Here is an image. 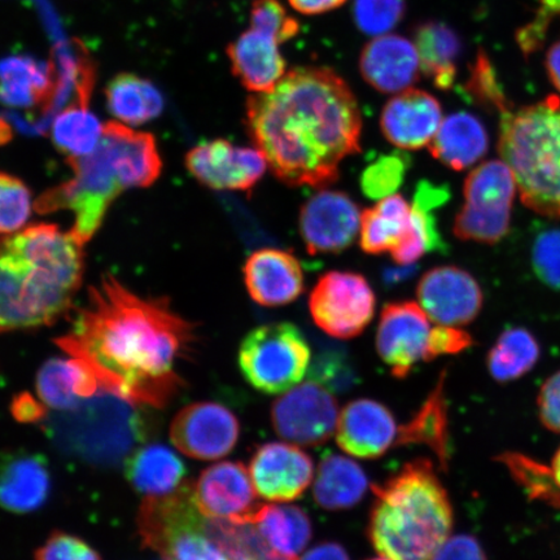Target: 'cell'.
I'll use <instances>...</instances> for the list:
<instances>
[{"label": "cell", "instance_id": "cell-1", "mask_svg": "<svg viewBox=\"0 0 560 560\" xmlns=\"http://www.w3.org/2000/svg\"><path fill=\"white\" fill-rule=\"evenodd\" d=\"M194 328L166 299L140 298L105 275L55 342L85 362L108 394L160 409L185 387L175 365L195 341Z\"/></svg>", "mask_w": 560, "mask_h": 560}, {"label": "cell", "instance_id": "cell-2", "mask_svg": "<svg viewBox=\"0 0 560 560\" xmlns=\"http://www.w3.org/2000/svg\"><path fill=\"white\" fill-rule=\"evenodd\" d=\"M245 125L270 171L291 187H327L361 151L362 116L352 89L332 69L299 67L245 104Z\"/></svg>", "mask_w": 560, "mask_h": 560}, {"label": "cell", "instance_id": "cell-3", "mask_svg": "<svg viewBox=\"0 0 560 560\" xmlns=\"http://www.w3.org/2000/svg\"><path fill=\"white\" fill-rule=\"evenodd\" d=\"M83 245L52 223L0 241V334L50 326L70 311L85 271Z\"/></svg>", "mask_w": 560, "mask_h": 560}, {"label": "cell", "instance_id": "cell-4", "mask_svg": "<svg viewBox=\"0 0 560 560\" xmlns=\"http://www.w3.org/2000/svg\"><path fill=\"white\" fill-rule=\"evenodd\" d=\"M67 164L73 177L42 195L35 210H70L75 219L70 231L82 244L93 240L118 195L155 184L163 171L155 137L118 122L105 124L96 149L86 156L68 158Z\"/></svg>", "mask_w": 560, "mask_h": 560}, {"label": "cell", "instance_id": "cell-5", "mask_svg": "<svg viewBox=\"0 0 560 560\" xmlns=\"http://www.w3.org/2000/svg\"><path fill=\"white\" fill-rule=\"evenodd\" d=\"M368 537L382 557L432 560L451 537L453 506L430 459L406 464L383 485H373Z\"/></svg>", "mask_w": 560, "mask_h": 560}, {"label": "cell", "instance_id": "cell-6", "mask_svg": "<svg viewBox=\"0 0 560 560\" xmlns=\"http://www.w3.org/2000/svg\"><path fill=\"white\" fill-rule=\"evenodd\" d=\"M499 151L514 174L523 205L560 219L559 97L502 114Z\"/></svg>", "mask_w": 560, "mask_h": 560}, {"label": "cell", "instance_id": "cell-7", "mask_svg": "<svg viewBox=\"0 0 560 560\" xmlns=\"http://www.w3.org/2000/svg\"><path fill=\"white\" fill-rule=\"evenodd\" d=\"M205 521L186 481L172 494L145 499L137 523L143 544L163 560H230L206 535Z\"/></svg>", "mask_w": 560, "mask_h": 560}, {"label": "cell", "instance_id": "cell-8", "mask_svg": "<svg viewBox=\"0 0 560 560\" xmlns=\"http://www.w3.org/2000/svg\"><path fill=\"white\" fill-rule=\"evenodd\" d=\"M311 347L295 325H262L252 330L240 348L245 381L265 395H280L296 387L311 365Z\"/></svg>", "mask_w": 560, "mask_h": 560}, {"label": "cell", "instance_id": "cell-9", "mask_svg": "<svg viewBox=\"0 0 560 560\" xmlns=\"http://www.w3.org/2000/svg\"><path fill=\"white\" fill-rule=\"evenodd\" d=\"M516 191L505 161L490 160L475 167L465 180V205L455 217L454 235L482 244L501 242L510 230Z\"/></svg>", "mask_w": 560, "mask_h": 560}, {"label": "cell", "instance_id": "cell-10", "mask_svg": "<svg viewBox=\"0 0 560 560\" xmlns=\"http://www.w3.org/2000/svg\"><path fill=\"white\" fill-rule=\"evenodd\" d=\"M375 293L365 277L330 271L312 291L310 310L322 331L335 339H353L365 330L375 314Z\"/></svg>", "mask_w": 560, "mask_h": 560}, {"label": "cell", "instance_id": "cell-11", "mask_svg": "<svg viewBox=\"0 0 560 560\" xmlns=\"http://www.w3.org/2000/svg\"><path fill=\"white\" fill-rule=\"evenodd\" d=\"M339 417L332 392L312 380L287 390L271 408L277 435L301 446L327 443L338 429Z\"/></svg>", "mask_w": 560, "mask_h": 560}, {"label": "cell", "instance_id": "cell-12", "mask_svg": "<svg viewBox=\"0 0 560 560\" xmlns=\"http://www.w3.org/2000/svg\"><path fill=\"white\" fill-rule=\"evenodd\" d=\"M429 315L417 303L385 305L377 326L376 350L392 375L405 380L419 362H430Z\"/></svg>", "mask_w": 560, "mask_h": 560}, {"label": "cell", "instance_id": "cell-13", "mask_svg": "<svg viewBox=\"0 0 560 560\" xmlns=\"http://www.w3.org/2000/svg\"><path fill=\"white\" fill-rule=\"evenodd\" d=\"M186 166L200 185L212 190L250 191L269 165L260 150L215 139L194 147Z\"/></svg>", "mask_w": 560, "mask_h": 560}, {"label": "cell", "instance_id": "cell-14", "mask_svg": "<svg viewBox=\"0 0 560 560\" xmlns=\"http://www.w3.org/2000/svg\"><path fill=\"white\" fill-rule=\"evenodd\" d=\"M241 423L226 406L196 402L182 409L171 425L172 443L187 457L214 460L234 451Z\"/></svg>", "mask_w": 560, "mask_h": 560}, {"label": "cell", "instance_id": "cell-15", "mask_svg": "<svg viewBox=\"0 0 560 560\" xmlns=\"http://www.w3.org/2000/svg\"><path fill=\"white\" fill-rule=\"evenodd\" d=\"M361 210L341 191L320 190L301 208L300 234L311 255L339 254L357 240Z\"/></svg>", "mask_w": 560, "mask_h": 560}, {"label": "cell", "instance_id": "cell-16", "mask_svg": "<svg viewBox=\"0 0 560 560\" xmlns=\"http://www.w3.org/2000/svg\"><path fill=\"white\" fill-rule=\"evenodd\" d=\"M419 305L438 325H470L481 312L485 296L476 279L457 266L427 271L417 290Z\"/></svg>", "mask_w": 560, "mask_h": 560}, {"label": "cell", "instance_id": "cell-17", "mask_svg": "<svg viewBox=\"0 0 560 560\" xmlns=\"http://www.w3.org/2000/svg\"><path fill=\"white\" fill-rule=\"evenodd\" d=\"M194 500L208 520L250 523L258 509L257 492L242 462H221L207 468L194 486Z\"/></svg>", "mask_w": 560, "mask_h": 560}, {"label": "cell", "instance_id": "cell-18", "mask_svg": "<svg viewBox=\"0 0 560 560\" xmlns=\"http://www.w3.org/2000/svg\"><path fill=\"white\" fill-rule=\"evenodd\" d=\"M249 474L264 500L291 502L312 485L314 465L310 454L295 445L268 443L252 455Z\"/></svg>", "mask_w": 560, "mask_h": 560}, {"label": "cell", "instance_id": "cell-19", "mask_svg": "<svg viewBox=\"0 0 560 560\" xmlns=\"http://www.w3.org/2000/svg\"><path fill=\"white\" fill-rule=\"evenodd\" d=\"M441 122L440 102L427 91L415 88L392 97L381 117V128L388 142L409 151L430 145Z\"/></svg>", "mask_w": 560, "mask_h": 560}, {"label": "cell", "instance_id": "cell-20", "mask_svg": "<svg viewBox=\"0 0 560 560\" xmlns=\"http://www.w3.org/2000/svg\"><path fill=\"white\" fill-rule=\"evenodd\" d=\"M398 427L387 406L359 398L342 409L336 441L346 453L362 459L383 457L396 445Z\"/></svg>", "mask_w": 560, "mask_h": 560}, {"label": "cell", "instance_id": "cell-21", "mask_svg": "<svg viewBox=\"0 0 560 560\" xmlns=\"http://www.w3.org/2000/svg\"><path fill=\"white\" fill-rule=\"evenodd\" d=\"M51 471L45 455L15 450L0 453V508L30 514L51 494Z\"/></svg>", "mask_w": 560, "mask_h": 560}, {"label": "cell", "instance_id": "cell-22", "mask_svg": "<svg viewBox=\"0 0 560 560\" xmlns=\"http://www.w3.org/2000/svg\"><path fill=\"white\" fill-rule=\"evenodd\" d=\"M360 72L382 94H398L419 81V55L411 40L398 34L375 37L362 48Z\"/></svg>", "mask_w": 560, "mask_h": 560}, {"label": "cell", "instance_id": "cell-23", "mask_svg": "<svg viewBox=\"0 0 560 560\" xmlns=\"http://www.w3.org/2000/svg\"><path fill=\"white\" fill-rule=\"evenodd\" d=\"M249 296L268 307L283 306L304 292V272L290 252L266 248L252 254L244 265Z\"/></svg>", "mask_w": 560, "mask_h": 560}, {"label": "cell", "instance_id": "cell-24", "mask_svg": "<svg viewBox=\"0 0 560 560\" xmlns=\"http://www.w3.org/2000/svg\"><path fill=\"white\" fill-rule=\"evenodd\" d=\"M280 45L269 34L250 27L228 46L231 70L252 94L266 93L285 74Z\"/></svg>", "mask_w": 560, "mask_h": 560}, {"label": "cell", "instance_id": "cell-25", "mask_svg": "<svg viewBox=\"0 0 560 560\" xmlns=\"http://www.w3.org/2000/svg\"><path fill=\"white\" fill-rule=\"evenodd\" d=\"M58 81L54 66L32 56L0 61V102L13 108H50Z\"/></svg>", "mask_w": 560, "mask_h": 560}, {"label": "cell", "instance_id": "cell-26", "mask_svg": "<svg viewBox=\"0 0 560 560\" xmlns=\"http://www.w3.org/2000/svg\"><path fill=\"white\" fill-rule=\"evenodd\" d=\"M100 389V382L93 371L74 357L70 360L47 361L37 375L39 400L54 410L80 409Z\"/></svg>", "mask_w": 560, "mask_h": 560}, {"label": "cell", "instance_id": "cell-27", "mask_svg": "<svg viewBox=\"0 0 560 560\" xmlns=\"http://www.w3.org/2000/svg\"><path fill=\"white\" fill-rule=\"evenodd\" d=\"M433 158L453 171H466L487 155L489 138L485 125L467 112L447 116L430 143Z\"/></svg>", "mask_w": 560, "mask_h": 560}, {"label": "cell", "instance_id": "cell-28", "mask_svg": "<svg viewBox=\"0 0 560 560\" xmlns=\"http://www.w3.org/2000/svg\"><path fill=\"white\" fill-rule=\"evenodd\" d=\"M125 476L137 492L152 499L172 494L184 485L186 466L170 447L155 444L130 455Z\"/></svg>", "mask_w": 560, "mask_h": 560}, {"label": "cell", "instance_id": "cell-29", "mask_svg": "<svg viewBox=\"0 0 560 560\" xmlns=\"http://www.w3.org/2000/svg\"><path fill=\"white\" fill-rule=\"evenodd\" d=\"M368 489V475L354 460L334 453L322 458L313 488L314 501L319 508L328 511L353 509Z\"/></svg>", "mask_w": 560, "mask_h": 560}, {"label": "cell", "instance_id": "cell-30", "mask_svg": "<svg viewBox=\"0 0 560 560\" xmlns=\"http://www.w3.org/2000/svg\"><path fill=\"white\" fill-rule=\"evenodd\" d=\"M445 374L440 376L435 388L415 417L398 429L396 446L423 445L436 455L441 467L445 468L451 458L450 423L445 400Z\"/></svg>", "mask_w": 560, "mask_h": 560}, {"label": "cell", "instance_id": "cell-31", "mask_svg": "<svg viewBox=\"0 0 560 560\" xmlns=\"http://www.w3.org/2000/svg\"><path fill=\"white\" fill-rule=\"evenodd\" d=\"M412 34L422 73L440 90H451L457 79V62L462 54L459 35L440 21H424L415 27Z\"/></svg>", "mask_w": 560, "mask_h": 560}, {"label": "cell", "instance_id": "cell-32", "mask_svg": "<svg viewBox=\"0 0 560 560\" xmlns=\"http://www.w3.org/2000/svg\"><path fill=\"white\" fill-rule=\"evenodd\" d=\"M110 115L121 122L139 126L155 120L164 110V97L152 82L142 77L121 73L105 88Z\"/></svg>", "mask_w": 560, "mask_h": 560}, {"label": "cell", "instance_id": "cell-33", "mask_svg": "<svg viewBox=\"0 0 560 560\" xmlns=\"http://www.w3.org/2000/svg\"><path fill=\"white\" fill-rule=\"evenodd\" d=\"M250 524L255 525L272 550L290 558H296L313 536L311 517L298 506H261Z\"/></svg>", "mask_w": 560, "mask_h": 560}, {"label": "cell", "instance_id": "cell-34", "mask_svg": "<svg viewBox=\"0 0 560 560\" xmlns=\"http://www.w3.org/2000/svg\"><path fill=\"white\" fill-rule=\"evenodd\" d=\"M411 206L401 195H390L361 217V248L369 255L394 250L410 225Z\"/></svg>", "mask_w": 560, "mask_h": 560}, {"label": "cell", "instance_id": "cell-35", "mask_svg": "<svg viewBox=\"0 0 560 560\" xmlns=\"http://www.w3.org/2000/svg\"><path fill=\"white\" fill-rule=\"evenodd\" d=\"M541 349L535 335L523 327H511L500 335L489 350L487 366L497 383L521 380L540 360Z\"/></svg>", "mask_w": 560, "mask_h": 560}, {"label": "cell", "instance_id": "cell-36", "mask_svg": "<svg viewBox=\"0 0 560 560\" xmlns=\"http://www.w3.org/2000/svg\"><path fill=\"white\" fill-rule=\"evenodd\" d=\"M104 125L89 110V104H70L52 124V142L68 158H82L93 152L103 137Z\"/></svg>", "mask_w": 560, "mask_h": 560}, {"label": "cell", "instance_id": "cell-37", "mask_svg": "<svg viewBox=\"0 0 560 560\" xmlns=\"http://www.w3.org/2000/svg\"><path fill=\"white\" fill-rule=\"evenodd\" d=\"M410 165V158L402 152L377 158L362 173V192L371 200L388 198L402 186Z\"/></svg>", "mask_w": 560, "mask_h": 560}, {"label": "cell", "instance_id": "cell-38", "mask_svg": "<svg viewBox=\"0 0 560 560\" xmlns=\"http://www.w3.org/2000/svg\"><path fill=\"white\" fill-rule=\"evenodd\" d=\"M500 460L510 468L511 474L527 490L530 499L560 508V489L557 487L550 467L537 464L521 454L501 455Z\"/></svg>", "mask_w": 560, "mask_h": 560}, {"label": "cell", "instance_id": "cell-39", "mask_svg": "<svg viewBox=\"0 0 560 560\" xmlns=\"http://www.w3.org/2000/svg\"><path fill=\"white\" fill-rule=\"evenodd\" d=\"M32 194L23 180L0 172V236L23 230L32 215Z\"/></svg>", "mask_w": 560, "mask_h": 560}, {"label": "cell", "instance_id": "cell-40", "mask_svg": "<svg viewBox=\"0 0 560 560\" xmlns=\"http://www.w3.org/2000/svg\"><path fill=\"white\" fill-rule=\"evenodd\" d=\"M405 13L406 0H353L357 27L374 38L394 31Z\"/></svg>", "mask_w": 560, "mask_h": 560}, {"label": "cell", "instance_id": "cell-41", "mask_svg": "<svg viewBox=\"0 0 560 560\" xmlns=\"http://www.w3.org/2000/svg\"><path fill=\"white\" fill-rule=\"evenodd\" d=\"M530 266L544 285L560 292V228L537 231L530 244Z\"/></svg>", "mask_w": 560, "mask_h": 560}, {"label": "cell", "instance_id": "cell-42", "mask_svg": "<svg viewBox=\"0 0 560 560\" xmlns=\"http://www.w3.org/2000/svg\"><path fill=\"white\" fill-rule=\"evenodd\" d=\"M466 91L482 107L497 110L500 115L513 108L505 93H503L492 62H490L489 56L485 51H480L476 56Z\"/></svg>", "mask_w": 560, "mask_h": 560}, {"label": "cell", "instance_id": "cell-43", "mask_svg": "<svg viewBox=\"0 0 560 560\" xmlns=\"http://www.w3.org/2000/svg\"><path fill=\"white\" fill-rule=\"evenodd\" d=\"M250 27L269 34L279 45L295 38L300 24L279 0H256L250 10Z\"/></svg>", "mask_w": 560, "mask_h": 560}, {"label": "cell", "instance_id": "cell-44", "mask_svg": "<svg viewBox=\"0 0 560 560\" xmlns=\"http://www.w3.org/2000/svg\"><path fill=\"white\" fill-rule=\"evenodd\" d=\"M35 560H102L97 551L80 537L55 530L35 551Z\"/></svg>", "mask_w": 560, "mask_h": 560}, {"label": "cell", "instance_id": "cell-45", "mask_svg": "<svg viewBox=\"0 0 560 560\" xmlns=\"http://www.w3.org/2000/svg\"><path fill=\"white\" fill-rule=\"evenodd\" d=\"M310 380L325 385L331 392H345L353 387V369L341 355L327 353L319 355L311 370Z\"/></svg>", "mask_w": 560, "mask_h": 560}, {"label": "cell", "instance_id": "cell-46", "mask_svg": "<svg viewBox=\"0 0 560 560\" xmlns=\"http://www.w3.org/2000/svg\"><path fill=\"white\" fill-rule=\"evenodd\" d=\"M474 340L470 335L460 328L439 325L433 327L430 335V362L440 355L457 354L470 348Z\"/></svg>", "mask_w": 560, "mask_h": 560}, {"label": "cell", "instance_id": "cell-47", "mask_svg": "<svg viewBox=\"0 0 560 560\" xmlns=\"http://www.w3.org/2000/svg\"><path fill=\"white\" fill-rule=\"evenodd\" d=\"M537 409L545 429L560 435V370L542 384L538 392Z\"/></svg>", "mask_w": 560, "mask_h": 560}, {"label": "cell", "instance_id": "cell-48", "mask_svg": "<svg viewBox=\"0 0 560 560\" xmlns=\"http://www.w3.org/2000/svg\"><path fill=\"white\" fill-rule=\"evenodd\" d=\"M432 560H488L481 544L470 535L447 538Z\"/></svg>", "mask_w": 560, "mask_h": 560}, {"label": "cell", "instance_id": "cell-49", "mask_svg": "<svg viewBox=\"0 0 560 560\" xmlns=\"http://www.w3.org/2000/svg\"><path fill=\"white\" fill-rule=\"evenodd\" d=\"M13 418L20 423H39L47 416V406L30 394H21L13 398L11 405Z\"/></svg>", "mask_w": 560, "mask_h": 560}, {"label": "cell", "instance_id": "cell-50", "mask_svg": "<svg viewBox=\"0 0 560 560\" xmlns=\"http://www.w3.org/2000/svg\"><path fill=\"white\" fill-rule=\"evenodd\" d=\"M347 0H289L292 9L306 16L324 15L340 9Z\"/></svg>", "mask_w": 560, "mask_h": 560}, {"label": "cell", "instance_id": "cell-51", "mask_svg": "<svg viewBox=\"0 0 560 560\" xmlns=\"http://www.w3.org/2000/svg\"><path fill=\"white\" fill-rule=\"evenodd\" d=\"M299 560H350L348 552L340 544L322 542L306 551Z\"/></svg>", "mask_w": 560, "mask_h": 560}, {"label": "cell", "instance_id": "cell-52", "mask_svg": "<svg viewBox=\"0 0 560 560\" xmlns=\"http://www.w3.org/2000/svg\"><path fill=\"white\" fill-rule=\"evenodd\" d=\"M545 66L552 85L560 93V40L552 45L546 54Z\"/></svg>", "mask_w": 560, "mask_h": 560}, {"label": "cell", "instance_id": "cell-53", "mask_svg": "<svg viewBox=\"0 0 560 560\" xmlns=\"http://www.w3.org/2000/svg\"><path fill=\"white\" fill-rule=\"evenodd\" d=\"M541 10L537 13L538 18L551 21L560 12V0H540Z\"/></svg>", "mask_w": 560, "mask_h": 560}, {"label": "cell", "instance_id": "cell-54", "mask_svg": "<svg viewBox=\"0 0 560 560\" xmlns=\"http://www.w3.org/2000/svg\"><path fill=\"white\" fill-rule=\"evenodd\" d=\"M550 471L552 479H555L557 487L560 489V446L555 454V458H552Z\"/></svg>", "mask_w": 560, "mask_h": 560}, {"label": "cell", "instance_id": "cell-55", "mask_svg": "<svg viewBox=\"0 0 560 560\" xmlns=\"http://www.w3.org/2000/svg\"><path fill=\"white\" fill-rule=\"evenodd\" d=\"M11 139V126L0 118V144L9 142Z\"/></svg>", "mask_w": 560, "mask_h": 560}, {"label": "cell", "instance_id": "cell-56", "mask_svg": "<svg viewBox=\"0 0 560 560\" xmlns=\"http://www.w3.org/2000/svg\"><path fill=\"white\" fill-rule=\"evenodd\" d=\"M257 560H296V558L284 557L275 550H270L269 552H266L264 557Z\"/></svg>", "mask_w": 560, "mask_h": 560}, {"label": "cell", "instance_id": "cell-57", "mask_svg": "<svg viewBox=\"0 0 560 560\" xmlns=\"http://www.w3.org/2000/svg\"><path fill=\"white\" fill-rule=\"evenodd\" d=\"M370 560H394V559H389L387 557H382V558H375V559H370Z\"/></svg>", "mask_w": 560, "mask_h": 560}]
</instances>
